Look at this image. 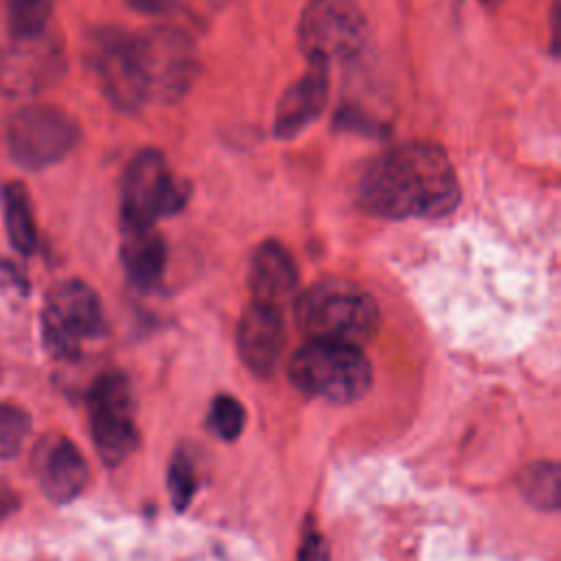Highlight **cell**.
Returning <instances> with one entry per match:
<instances>
[{"label":"cell","instance_id":"cell-1","mask_svg":"<svg viewBox=\"0 0 561 561\" xmlns=\"http://www.w3.org/2000/svg\"><path fill=\"white\" fill-rule=\"evenodd\" d=\"M458 197V178L447 153L423 140L383 151L357 184L359 206L388 219L440 217L456 208Z\"/></svg>","mask_w":561,"mask_h":561},{"label":"cell","instance_id":"cell-2","mask_svg":"<svg viewBox=\"0 0 561 561\" xmlns=\"http://www.w3.org/2000/svg\"><path fill=\"white\" fill-rule=\"evenodd\" d=\"M375 298L346 278H327L311 285L296 300V322L313 342L362 346L379 329Z\"/></svg>","mask_w":561,"mask_h":561},{"label":"cell","instance_id":"cell-3","mask_svg":"<svg viewBox=\"0 0 561 561\" xmlns=\"http://www.w3.org/2000/svg\"><path fill=\"white\" fill-rule=\"evenodd\" d=\"M291 383L327 403H353L366 394L373 368L362 348L309 340L289 359Z\"/></svg>","mask_w":561,"mask_h":561},{"label":"cell","instance_id":"cell-4","mask_svg":"<svg viewBox=\"0 0 561 561\" xmlns=\"http://www.w3.org/2000/svg\"><path fill=\"white\" fill-rule=\"evenodd\" d=\"M129 53L142 103L173 101L191 88L197 57L193 39L184 31L151 26L129 33Z\"/></svg>","mask_w":561,"mask_h":561},{"label":"cell","instance_id":"cell-5","mask_svg":"<svg viewBox=\"0 0 561 561\" xmlns=\"http://www.w3.org/2000/svg\"><path fill=\"white\" fill-rule=\"evenodd\" d=\"M188 199V184L158 149H142L123 173V228H153L158 219L175 215Z\"/></svg>","mask_w":561,"mask_h":561},{"label":"cell","instance_id":"cell-6","mask_svg":"<svg viewBox=\"0 0 561 561\" xmlns=\"http://www.w3.org/2000/svg\"><path fill=\"white\" fill-rule=\"evenodd\" d=\"M42 331L55 357H79L105 333L103 307L96 291L77 278L55 283L44 298Z\"/></svg>","mask_w":561,"mask_h":561},{"label":"cell","instance_id":"cell-7","mask_svg":"<svg viewBox=\"0 0 561 561\" xmlns=\"http://www.w3.org/2000/svg\"><path fill=\"white\" fill-rule=\"evenodd\" d=\"M79 140L77 121L61 107L31 103L15 110L7 123L11 158L24 169H44L59 162Z\"/></svg>","mask_w":561,"mask_h":561},{"label":"cell","instance_id":"cell-8","mask_svg":"<svg viewBox=\"0 0 561 561\" xmlns=\"http://www.w3.org/2000/svg\"><path fill=\"white\" fill-rule=\"evenodd\" d=\"M88 414L92 443L107 467L121 465L136 451L134 399L123 373L107 370L94 379L88 392Z\"/></svg>","mask_w":561,"mask_h":561},{"label":"cell","instance_id":"cell-9","mask_svg":"<svg viewBox=\"0 0 561 561\" xmlns=\"http://www.w3.org/2000/svg\"><path fill=\"white\" fill-rule=\"evenodd\" d=\"M364 39L366 18L355 0H309L298 20V44L309 61L346 59Z\"/></svg>","mask_w":561,"mask_h":561},{"label":"cell","instance_id":"cell-10","mask_svg":"<svg viewBox=\"0 0 561 561\" xmlns=\"http://www.w3.org/2000/svg\"><path fill=\"white\" fill-rule=\"evenodd\" d=\"M31 469L44 495L57 504L75 500L90 478L83 454L61 434H48L35 443L31 451Z\"/></svg>","mask_w":561,"mask_h":561},{"label":"cell","instance_id":"cell-11","mask_svg":"<svg viewBox=\"0 0 561 561\" xmlns=\"http://www.w3.org/2000/svg\"><path fill=\"white\" fill-rule=\"evenodd\" d=\"M90 64L96 72V79L105 96L123 107L134 110L142 105L138 92L131 53H129V33L121 28H101L90 39Z\"/></svg>","mask_w":561,"mask_h":561},{"label":"cell","instance_id":"cell-12","mask_svg":"<svg viewBox=\"0 0 561 561\" xmlns=\"http://www.w3.org/2000/svg\"><path fill=\"white\" fill-rule=\"evenodd\" d=\"M237 344L243 364L252 373L261 377L272 375L285 344L280 309L252 302L241 316Z\"/></svg>","mask_w":561,"mask_h":561},{"label":"cell","instance_id":"cell-13","mask_svg":"<svg viewBox=\"0 0 561 561\" xmlns=\"http://www.w3.org/2000/svg\"><path fill=\"white\" fill-rule=\"evenodd\" d=\"M44 37V35H42ZM35 39H13L0 48V90L24 94L44 88L57 70L59 57L53 44Z\"/></svg>","mask_w":561,"mask_h":561},{"label":"cell","instance_id":"cell-14","mask_svg":"<svg viewBox=\"0 0 561 561\" xmlns=\"http://www.w3.org/2000/svg\"><path fill=\"white\" fill-rule=\"evenodd\" d=\"M329 96V66L309 61V68L278 99L274 131L280 138L298 136L320 116Z\"/></svg>","mask_w":561,"mask_h":561},{"label":"cell","instance_id":"cell-15","mask_svg":"<svg viewBox=\"0 0 561 561\" xmlns=\"http://www.w3.org/2000/svg\"><path fill=\"white\" fill-rule=\"evenodd\" d=\"M248 283L252 302L280 309V305L294 296L298 285V270L291 254L276 241H263L250 259Z\"/></svg>","mask_w":561,"mask_h":561},{"label":"cell","instance_id":"cell-16","mask_svg":"<svg viewBox=\"0 0 561 561\" xmlns=\"http://www.w3.org/2000/svg\"><path fill=\"white\" fill-rule=\"evenodd\" d=\"M121 261L127 276L142 289L156 287L162 280L167 265V245L156 228H123Z\"/></svg>","mask_w":561,"mask_h":561},{"label":"cell","instance_id":"cell-17","mask_svg":"<svg viewBox=\"0 0 561 561\" xmlns=\"http://www.w3.org/2000/svg\"><path fill=\"white\" fill-rule=\"evenodd\" d=\"M0 199H2L4 228L11 245L20 254H31L37 245V230H35V217H33L28 191L20 182H9L4 184Z\"/></svg>","mask_w":561,"mask_h":561},{"label":"cell","instance_id":"cell-18","mask_svg":"<svg viewBox=\"0 0 561 561\" xmlns=\"http://www.w3.org/2000/svg\"><path fill=\"white\" fill-rule=\"evenodd\" d=\"M522 497L539 511H557L561 504V471L557 462H535L519 473Z\"/></svg>","mask_w":561,"mask_h":561},{"label":"cell","instance_id":"cell-19","mask_svg":"<svg viewBox=\"0 0 561 561\" xmlns=\"http://www.w3.org/2000/svg\"><path fill=\"white\" fill-rule=\"evenodd\" d=\"M55 0H9L7 24L13 39L42 37L50 18Z\"/></svg>","mask_w":561,"mask_h":561},{"label":"cell","instance_id":"cell-20","mask_svg":"<svg viewBox=\"0 0 561 561\" xmlns=\"http://www.w3.org/2000/svg\"><path fill=\"white\" fill-rule=\"evenodd\" d=\"M31 432L28 414L15 405L0 401V460L13 458Z\"/></svg>","mask_w":561,"mask_h":561},{"label":"cell","instance_id":"cell-21","mask_svg":"<svg viewBox=\"0 0 561 561\" xmlns=\"http://www.w3.org/2000/svg\"><path fill=\"white\" fill-rule=\"evenodd\" d=\"M245 425L243 405L228 394H219L213 399L208 410V427L224 440H234Z\"/></svg>","mask_w":561,"mask_h":561},{"label":"cell","instance_id":"cell-22","mask_svg":"<svg viewBox=\"0 0 561 561\" xmlns=\"http://www.w3.org/2000/svg\"><path fill=\"white\" fill-rule=\"evenodd\" d=\"M195 489H197V471L193 462L186 456L175 454L169 467V493H171L173 506L182 511L195 495Z\"/></svg>","mask_w":561,"mask_h":561},{"label":"cell","instance_id":"cell-23","mask_svg":"<svg viewBox=\"0 0 561 561\" xmlns=\"http://www.w3.org/2000/svg\"><path fill=\"white\" fill-rule=\"evenodd\" d=\"M300 561H327V548L324 541L313 533L302 541Z\"/></svg>","mask_w":561,"mask_h":561},{"label":"cell","instance_id":"cell-24","mask_svg":"<svg viewBox=\"0 0 561 561\" xmlns=\"http://www.w3.org/2000/svg\"><path fill=\"white\" fill-rule=\"evenodd\" d=\"M480 2H484V4H497L500 0H480Z\"/></svg>","mask_w":561,"mask_h":561}]
</instances>
